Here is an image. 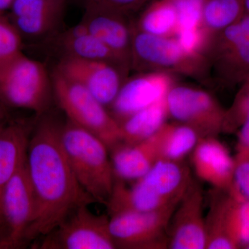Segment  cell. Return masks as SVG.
Here are the masks:
<instances>
[{
    "instance_id": "cell-31",
    "label": "cell",
    "mask_w": 249,
    "mask_h": 249,
    "mask_svg": "<svg viewBox=\"0 0 249 249\" xmlns=\"http://www.w3.org/2000/svg\"><path fill=\"white\" fill-rule=\"evenodd\" d=\"M234 186L249 201V156L235 155Z\"/></svg>"
},
{
    "instance_id": "cell-28",
    "label": "cell",
    "mask_w": 249,
    "mask_h": 249,
    "mask_svg": "<svg viewBox=\"0 0 249 249\" xmlns=\"http://www.w3.org/2000/svg\"><path fill=\"white\" fill-rule=\"evenodd\" d=\"M249 112V83H244L235 101L229 110L226 111L224 130L225 132H237Z\"/></svg>"
},
{
    "instance_id": "cell-17",
    "label": "cell",
    "mask_w": 249,
    "mask_h": 249,
    "mask_svg": "<svg viewBox=\"0 0 249 249\" xmlns=\"http://www.w3.org/2000/svg\"><path fill=\"white\" fill-rule=\"evenodd\" d=\"M218 63L224 79L245 83L249 76V14L219 31Z\"/></svg>"
},
{
    "instance_id": "cell-23",
    "label": "cell",
    "mask_w": 249,
    "mask_h": 249,
    "mask_svg": "<svg viewBox=\"0 0 249 249\" xmlns=\"http://www.w3.org/2000/svg\"><path fill=\"white\" fill-rule=\"evenodd\" d=\"M160 160L182 161L191 155L199 137L186 124L165 123L156 133Z\"/></svg>"
},
{
    "instance_id": "cell-8",
    "label": "cell",
    "mask_w": 249,
    "mask_h": 249,
    "mask_svg": "<svg viewBox=\"0 0 249 249\" xmlns=\"http://www.w3.org/2000/svg\"><path fill=\"white\" fill-rule=\"evenodd\" d=\"M89 204L78 206L45 236L40 249H116L109 230V217L96 214Z\"/></svg>"
},
{
    "instance_id": "cell-34",
    "label": "cell",
    "mask_w": 249,
    "mask_h": 249,
    "mask_svg": "<svg viewBox=\"0 0 249 249\" xmlns=\"http://www.w3.org/2000/svg\"><path fill=\"white\" fill-rule=\"evenodd\" d=\"M15 0H0V15L7 14Z\"/></svg>"
},
{
    "instance_id": "cell-35",
    "label": "cell",
    "mask_w": 249,
    "mask_h": 249,
    "mask_svg": "<svg viewBox=\"0 0 249 249\" xmlns=\"http://www.w3.org/2000/svg\"><path fill=\"white\" fill-rule=\"evenodd\" d=\"M245 4V12L249 14V0H244Z\"/></svg>"
},
{
    "instance_id": "cell-6",
    "label": "cell",
    "mask_w": 249,
    "mask_h": 249,
    "mask_svg": "<svg viewBox=\"0 0 249 249\" xmlns=\"http://www.w3.org/2000/svg\"><path fill=\"white\" fill-rule=\"evenodd\" d=\"M206 216V249H246L249 245V201L236 190L213 188Z\"/></svg>"
},
{
    "instance_id": "cell-32",
    "label": "cell",
    "mask_w": 249,
    "mask_h": 249,
    "mask_svg": "<svg viewBox=\"0 0 249 249\" xmlns=\"http://www.w3.org/2000/svg\"><path fill=\"white\" fill-rule=\"evenodd\" d=\"M237 132L236 155L249 156V112Z\"/></svg>"
},
{
    "instance_id": "cell-10",
    "label": "cell",
    "mask_w": 249,
    "mask_h": 249,
    "mask_svg": "<svg viewBox=\"0 0 249 249\" xmlns=\"http://www.w3.org/2000/svg\"><path fill=\"white\" fill-rule=\"evenodd\" d=\"M165 102L168 114L194 129L199 139L217 137L223 132L226 111L206 91L175 87L170 88Z\"/></svg>"
},
{
    "instance_id": "cell-16",
    "label": "cell",
    "mask_w": 249,
    "mask_h": 249,
    "mask_svg": "<svg viewBox=\"0 0 249 249\" xmlns=\"http://www.w3.org/2000/svg\"><path fill=\"white\" fill-rule=\"evenodd\" d=\"M169 77L163 73H150L124 82L111 107L113 116L121 124L137 111L160 102L171 87Z\"/></svg>"
},
{
    "instance_id": "cell-24",
    "label": "cell",
    "mask_w": 249,
    "mask_h": 249,
    "mask_svg": "<svg viewBox=\"0 0 249 249\" xmlns=\"http://www.w3.org/2000/svg\"><path fill=\"white\" fill-rule=\"evenodd\" d=\"M178 28V14L172 0H160L150 5L139 22V30L159 36H168Z\"/></svg>"
},
{
    "instance_id": "cell-9",
    "label": "cell",
    "mask_w": 249,
    "mask_h": 249,
    "mask_svg": "<svg viewBox=\"0 0 249 249\" xmlns=\"http://www.w3.org/2000/svg\"><path fill=\"white\" fill-rule=\"evenodd\" d=\"M36 212L35 194L26 159L1 194L0 219L6 248L18 247L26 240Z\"/></svg>"
},
{
    "instance_id": "cell-1",
    "label": "cell",
    "mask_w": 249,
    "mask_h": 249,
    "mask_svg": "<svg viewBox=\"0 0 249 249\" xmlns=\"http://www.w3.org/2000/svg\"><path fill=\"white\" fill-rule=\"evenodd\" d=\"M61 127L45 118L29 139L27 165L36 212L26 240L48 235L78 206L93 201L70 167L60 142Z\"/></svg>"
},
{
    "instance_id": "cell-2",
    "label": "cell",
    "mask_w": 249,
    "mask_h": 249,
    "mask_svg": "<svg viewBox=\"0 0 249 249\" xmlns=\"http://www.w3.org/2000/svg\"><path fill=\"white\" fill-rule=\"evenodd\" d=\"M182 161L159 160L147 173L127 187L116 179L106 203L109 215L124 211H151L178 205L192 180Z\"/></svg>"
},
{
    "instance_id": "cell-27",
    "label": "cell",
    "mask_w": 249,
    "mask_h": 249,
    "mask_svg": "<svg viewBox=\"0 0 249 249\" xmlns=\"http://www.w3.org/2000/svg\"><path fill=\"white\" fill-rule=\"evenodd\" d=\"M172 1L178 14L177 30L199 27L203 22L205 0H172Z\"/></svg>"
},
{
    "instance_id": "cell-21",
    "label": "cell",
    "mask_w": 249,
    "mask_h": 249,
    "mask_svg": "<svg viewBox=\"0 0 249 249\" xmlns=\"http://www.w3.org/2000/svg\"><path fill=\"white\" fill-rule=\"evenodd\" d=\"M56 35L55 42L62 53L60 58L103 60L116 64L124 70L127 69L107 46L80 23Z\"/></svg>"
},
{
    "instance_id": "cell-18",
    "label": "cell",
    "mask_w": 249,
    "mask_h": 249,
    "mask_svg": "<svg viewBox=\"0 0 249 249\" xmlns=\"http://www.w3.org/2000/svg\"><path fill=\"white\" fill-rule=\"evenodd\" d=\"M189 55L184 53L177 40L165 36L133 31L131 43L130 65L135 67L153 65L177 67Z\"/></svg>"
},
{
    "instance_id": "cell-4",
    "label": "cell",
    "mask_w": 249,
    "mask_h": 249,
    "mask_svg": "<svg viewBox=\"0 0 249 249\" xmlns=\"http://www.w3.org/2000/svg\"><path fill=\"white\" fill-rule=\"evenodd\" d=\"M52 95V74L42 62L21 52L0 63V101L6 107L42 115Z\"/></svg>"
},
{
    "instance_id": "cell-15",
    "label": "cell",
    "mask_w": 249,
    "mask_h": 249,
    "mask_svg": "<svg viewBox=\"0 0 249 249\" xmlns=\"http://www.w3.org/2000/svg\"><path fill=\"white\" fill-rule=\"evenodd\" d=\"M196 177L215 189L229 191L234 186L235 157L217 137L198 141L191 153Z\"/></svg>"
},
{
    "instance_id": "cell-19",
    "label": "cell",
    "mask_w": 249,
    "mask_h": 249,
    "mask_svg": "<svg viewBox=\"0 0 249 249\" xmlns=\"http://www.w3.org/2000/svg\"><path fill=\"white\" fill-rule=\"evenodd\" d=\"M109 152L115 178L123 181H136L160 160L156 134L137 143L121 142Z\"/></svg>"
},
{
    "instance_id": "cell-33",
    "label": "cell",
    "mask_w": 249,
    "mask_h": 249,
    "mask_svg": "<svg viewBox=\"0 0 249 249\" xmlns=\"http://www.w3.org/2000/svg\"><path fill=\"white\" fill-rule=\"evenodd\" d=\"M6 107H7L5 106L4 103L0 101V130L4 128L5 126L9 122Z\"/></svg>"
},
{
    "instance_id": "cell-20",
    "label": "cell",
    "mask_w": 249,
    "mask_h": 249,
    "mask_svg": "<svg viewBox=\"0 0 249 249\" xmlns=\"http://www.w3.org/2000/svg\"><path fill=\"white\" fill-rule=\"evenodd\" d=\"M31 129L24 121H9L0 130V201L4 187L27 159Z\"/></svg>"
},
{
    "instance_id": "cell-5",
    "label": "cell",
    "mask_w": 249,
    "mask_h": 249,
    "mask_svg": "<svg viewBox=\"0 0 249 249\" xmlns=\"http://www.w3.org/2000/svg\"><path fill=\"white\" fill-rule=\"evenodd\" d=\"M52 78L54 97L68 121L94 134L109 151L122 142L120 124L92 93L55 69Z\"/></svg>"
},
{
    "instance_id": "cell-26",
    "label": "cell",
    "mask_w": 249,
    "mask_h": 249,
    "mask_svg": "<svg viewBox=\"0 0 249 249\" xmlns=\"http://www.w3.org/2000/svg\"><path fill=\"white\" fill-rule=\"evenodd\" d=\"M23 39L8 15H0V63L22 52Z\"/></svg>"
},
{
    "instance_id": "cell-22",
    "label": "cell",
    "mask_w": 249,
    "mask_h": 249,
    "mask_svg": "<svg viewBox=\"0 0 249 249\" xmlns=\"http://www.w3.org/2000/svg\"><path fill=\"white\" fill-rule=\"evenodd\" d=\"M168 115L165 99L137 111L121 123L124 143H137L150 138L165 124Z\"/></svg>"
},
{
    "instance_id": "cell-12",
    "label": "cell",
    "mask_w": 249,
    "mask_h": 249,
    "mask_svg": "<svg viewBox=\"0 0 249 249\" xmlns=\"http://www.w3.org/2000/svg\"><path fill=\"white\" fill-rule=\"evenodd\" d=\"M55 70L79 83L105 106H111L120 91L124 69L103 60L62 57Z\"/></svg>"
},
{
    "instance_id": "cell-29",
    "label": "cell",
    "mask_w": 249,
    "mask_h": 249,
    "mask_svg": "<svg viewBox=\"0 0 249 249\" xmlns=\"http://www.w3.org/2000/svg\"><path fill=\"white\" fill-rule=\"evenodd\" d=\"M178 42L184 53L194 57L204 45V34L200 28L196 29H178Z\"/></svg>"
},
{
    "instance_id": "cell-7",
    "label": "cell",
    "mask_w": 249,
    "mask_h": 249,
    "mask_svg": "<svg viewBox=\"0 0 249 249\" xmlns=\"http://www.w3.org/2000/svg\"><path fill=\"white\" fill-rule=\"evenodd\" d=\"M177 206L111 214L109 230L116 249L168 248V227Z\"/></svg>"
},
{
    "instance_id": "cell-38",
    "label": "cell",
    "mask_w": 249,
    "mask_h": 249,
    "mask_svg": "<svg viewBox=\"0 0 249 249\" xmlns=\"http://www.w3.org/2000/svg\"><path fill=\"white\" fill-rule=\"evenodd\" d=\"M247 83H249V78H248V79L247 80Z\"/></svg>"
},
{
    "instance_id": "cell-3",
    "label": "cell",
    "mask_w": 249,
    "mask_h": 249,
    "mask_svg": "<svg viewBox=\"0 0 249 249\" xmlns=\"http://www.w3.org/2000/svg\"><path fill=\"white\" fill-rule=\"evenodd\" d=\"M60 142L83 191L93 201L106 204L116 181L107 145L94 134L68 120L62 125Z\"/></svg>"
},
{
    "instance_id": "cell-25",
    "label": "cell",
    "mask_w": 249,
    "mask_h": 249,
    "mask_svg": "<svg viewBox=\"0 0 249 249\" xmlns=\"http://www.w3.org/2000/svg\"><path fill=\"white\" fill-rule=\"evenodd\" d=\"M245 13L244 0H205L203 22L219 32L237 22Z\"/></svg>"
},
{
    "instance_id": "cell-30",
    "label": "cell",
    "mask_w": 249,
    "mask_h": 249,
    "mask_svg": "<svg viewBox=\"0 0 249 249\" xmlns=\"http://www.w3.org/2000/svg\"><path fill=\"white\" fill-rule=\"evenodd\" d=\"M83 8L88 6L106 8L127 14L139 9L147 0H79Z\"/></svg>"
},
{
    "instance_id": "cell-39",
    "label": "cell",
    "mask_w": 249,
    "mask_h": 249,
    "mask_svg": "<svg viewBox=\"0 0 249 249\" xmlns=\"http://www.w3.org/2000/svg\"><path fill=\"white\" fill-rule=\"evenodd\" d=\"M246 249H249V245L248 246H247V248H246Z\"/></svg>"
},
{
    "instance_id": "cell-11",
    "label": "cell",
    "mask_w": 249,
    "mask_h": 249,
    "mask_svg": "<svg viewBox=\"0 0 249 249\" xmlns=\"http://www.w3.org/2000/svg\"><path fill=\"white\" fill-rule=\"evenodd\" d=\"M204 207L202 188L197 181L192 178L170 219L168 249H206Z\"/></svg>"
},
{
    "instance_id": "cell-14",
    "label": "cell",
    "mask_w": 249,
    "mask_h": 249,
    "mask_svg": "<svg viewBox=\"0 0 249 249\" xmlns=\"http://www.w3.org/2000/svg\"><path fill=\"white\" fill-rule=\"evenodd\" d=\"M124 15L106 8L88 6L79 22L103 42L126 67L130 65L131 43L133 31Z\"/></svg>"
},
{
    "instance_id": "cell-13",
    "label": "cell",
    "mask_w": 249,
    "mask_h": 249,
    "mask_svg": "<svg viewBox=\"0 0 249 249\" xmlns=\"http://www.w3.org/2000/svg\"><path fill=\"white\" fill-rule=\"evenodd\" d=\"M65 4L53 0H15L7 15L23 38H44L58 31Z\"/></svg>"
},
{
    "instance_id": "cell-37",
    "label": "cell",
    "mask_w": 249,
    "mask_h": 249,
    "mask_svg": "<svg viewBox=\"0 0 249 249\" xmlns=\"http://www.w3.org/2000/svg\"><path fill=\"white\" fill-rule=\"evenodd\" d=\"M53 1H62V2H66L67 0H53Z\"/></svg>"
},
{
    "instance_id": "cell-36",
    "label": "cell",
    "mask_w": 249,
    "mask_h": 249,
    "mask_svg": "<svg viewBox=\"0 0 249 249\" xmlns=\"http://www.w3.org/2000/svg\"><path fill=\"white\" fill-rule=\"evenodd\" d=\"M2 244V238H1V232H0V249H4V246H3Z\"/></svg>"
}]
</instances>
